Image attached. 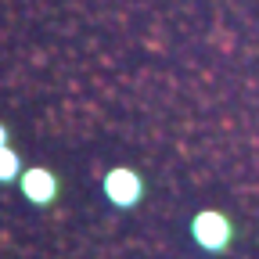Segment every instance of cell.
I'll use <instances>...</instances> for the list:
<instances>
[{
  "label": "cell",
  "mask_w": 259,
  "mask_h": 259,
  "mask_svg": "<svg viewBox=\"0 0 259 259\" xmlns=\"http://www.w3.org/2000/svg\"><path fill=\"white\" fill-rule=\"evenodd\" d=\"M4 144H11V134H8V126L0 122V148H4Z\"/></svg>",
  "instance_id": "cell-5"
},
{
  "label": "cell",
  "mask_w": 259,
  "mask_h": 259,
  "mask_svg": "<svg viewBox=\"0 0 259 259\" xmlns=\"http://www.w3.org/2000/svg\"><path fill=\"white\" fill-rule=\"evenodd\" d=\"M191 238L202 252H227L234 241V223L223 209H202L191 216Z\"/></svg>",
  "instance_id": "cell-1"
},
{
  "label": "cell",
  "mask_w": 259,
  "mask_h": 259,
  "mask_svg": "<svg viewBox=\"0 0 259 259\" xmlns=\"http://www.w3.org/2000/svg\"><path fill=\"white\" fill-rule=\"evenodd\" d=\"M18 187H22V194H25V202L40 205V209L58 198V177H54L51 169H44V166H25Z\"/></svg>",
  "instance_id": "cell-3"
},
{
  "label": "cell",
  "mask_w": 259,
  "mask_h": 259,
  "mask_svg": "<svg viewBox=\"0 0 259 259\" xmlns=\"http://www.w3.org/2000/svg\"><path fill=\"white\" fill-rule=\"evenodd\" d=\"M22 173H25L22 155L11 144H4L0 148V184H15V180H22Z\"/></svg>",
  "instance_id": "cell-4"
},
{
  "label": "cell",
  "mask_w": 259,
  "mask_h": 259,
  "mask_svg": "<svg viewBox=\"0 0 259 259\" xmlns=\"http://www.w3.org/2000/svg\"><path fill=\"white\" fill-rule=\"evenodd\" d=\"M101 191H105V198L115 209H134L144 198V180H141L137 169H130V166H112L105 173V180H101Z\"/></svg>",
  "instance_id": "cell-2"
}]
</instances>
